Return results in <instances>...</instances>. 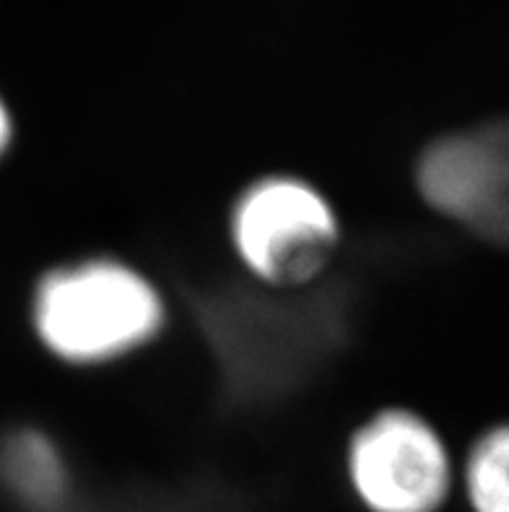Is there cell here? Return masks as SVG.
<instances>
[{
  "label": "cell",
  "instance_id": "obj_7",
  "mask_svg": "<svg viewBox=\"0 0 509 512\" xmlns=\"http://www.w3.org/2000/svg\"><path fill=\"white\" fill-rule=\"evenodd\" d=\"M13 143V117L11 110L6 107V102L0 99V159L8 154Z\"/></svg>",
  "mask_w": 509,
  "mask_h": 512
},
{
  "label": "cell",
  "instance_id": "obj_1",
  "mask_svg": "<svg viewBox=\"0 0 509 512\" xmlns=\"http://www.w3.org/2000/svg\"><path fill=\"white\" fill-rule=\"evenodd\" d=\"M167 318L159 284L117 255H86L47 268L29 299L39 346L68 367L133 357L162 336Z\"/></svg>",
  "mask_w": 509,
  "mask_h": 512
},
{
  "label": "cell",
  "instance_id": "obj_5",
  "mask_svg": "<svg viewBox=\"0 0 509 512\" xmlns=\"http://www.w3.org/2000/svg\"><path fill=\"white\" fill-rule=\"evenodd\" d=\"M0 487L24 512H60L71 505V461L39 427H16L0 440Z\"/></svg>",
  "mask_w": 509,
  "mask_h": 512
},
{
  "label": "cell",
  "instance_id": "obj_4",
  "mask_svg": "<svg viewBox=\"0 0 509 512\" xmlns=\"http://www.w3.org/2000/svg\"><path fill=\"white\" fill-rule=\"evenodd\" d=\"M413 182L434 214L509 250V117L426 143Z\"/></svg>",
  "mask_w": 509,
  "mask_h": 512
},
{
  "label": "cell",
  "instance_id": "obj_3",
  "mask_svg": "<svg viewBox=\"0 0 509 512\" xmlns=\"http://www.w3.org/2000/svg\"><path fill=\"white\" fill-rule=\"evenodd\" d=\"M346 481L364 512H442L455 471L445 440L408 406H382L348 435Z\"/></svg>",
  "mask_w": 509,
  "mask_h": 512
},
{
  "label": "cell",
  "instance_id": "obj_2",
  "mask_svg": "<svg viewBox=\"0 0 509 512\" xmlns=\"http://www.w3.org/2000/svg\"><path fill=\"white\" fill-rule=\"evenodd\" d=\"M226 237L255 284L276 294L310 292L341 250L338 208L323 188L294 172H268L239 190Z\"/></svg>",
  "mask_w": 509,
  "mask_h": 512
},
{
  "label": "cell",
  "instance_id": "obj_6",
  "mask_svg": "<svg viewBox=\"0 0 509 512\" xmlns=\"http://www.w3.org/2000/svg\"><path fill=\"white\" fill-rule=\"evenodd\" d=\"M463 489L471 512H509V424L491 427L473 442Z\"/></svg>",
  "mask_w": 509,
  "mask_h": 512
}]
</instances>
